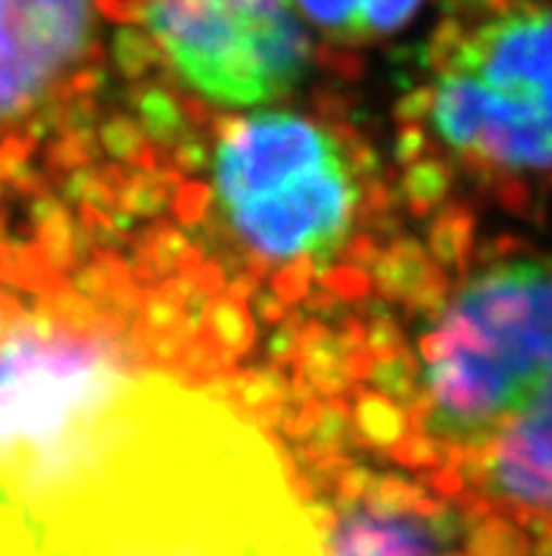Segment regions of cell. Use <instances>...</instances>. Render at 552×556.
<instances>
[{
  "mask_svg": "<svg viewBox=\"0 0 552 556\" xmlns=\"http://www.w3.org/2000/svg\"><path fill=\"white\" fill-rule=\"evenodd\" d=\"M418 416L479 522L552 556V254H493L420 337Z\"/></svg>",
  "mask_w": 552,
  "mask_h": 556,
  "instance_id": "6da1fadb",
  "label": "cell"
},
{
  "mask_svg": "<svg viewBox=\"0 0 552 556\" xmlns=\"http://www.w3.org/2000/svg\"><path fill=\"white\" fill-rule=\"evenodd\" d=\"M434 144L511 198L552 195V0H451L418 91Z\"/></svg>",
  "mask_w": 552,
  "mask_h": 556,
  "instance_id": "7a4b0ae2",
  "label": "cell"
},
{
  "mask_svg": "<svg viewBox=\"0 0 552 556\" xmlns=\"http://www.w3.org/2000/svg\"><path fill=\"white\" fill-rule=\"evenodd\" d=\"M211 195L229 232L262 261L324 263L350 235L361 184L330 127L262 108L217 141Z\"/></svg>",
  "mask_w": 552,
  "mask_h": 556,
  "instance_id": "3957f363",
  "label": "cell"
},
{
  "mask_svg": "<svg viewBox=\"0 0 552 556\" xmlns=\"http://www.w3.org/2000/svg\"><path fill=\"white\" fill-rule=\"evenodd\" d=\"M141 21L178 79L211 105L262 111L308 77L291 0H144Z\"/></svg>",
  "mask_w": 552,
  "mask_h": 556,
  "instance_id": "277c9868",
  "label": "cell"
},
{
  "mask_svg": "<svg viewBox=\"0 0 552 556\" xmlns=\"http://www.w3.org/2000/svg\"><path fill=\"white\" fill-rule=\"evenodd\" d=\"M107 0H0V136L93 63Z\"/></svg>",
  "mask_w": 552,
  "mask_h": 556,
  "instance_id": "5b68a950",
  "label": "cell"
},
{
  "mask_svg": "<svg viewBox=\"0 0 552 556\" xmlns=\"http://www.w3.org/2000/svg\"><path fill=\"white\" fill-rule=\"evenodd\" d=\"M301 21L338 42H375L412 21L423 0H291Z\"/></svg>",
  "mask_w": 552,
  "mask_h": 556,
  "instance_id": "8992f818",
  "label": "cell"
}]
</instances>
